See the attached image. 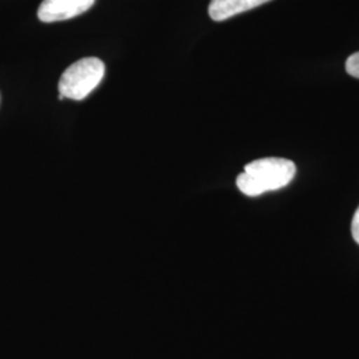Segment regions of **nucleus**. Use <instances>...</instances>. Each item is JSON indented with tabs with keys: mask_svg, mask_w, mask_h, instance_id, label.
Wrapping results in <instances>:
<instances>
[{
	"mask_svg": "<svg viewBox=\"0 0 359 359\" xmlns=\"http://www.w3.org/2000/svg\"><path fill=\"white\" fill-rule=\"evenodd\" d=\"M295 173L297 167L292 160L265 157L246 164L236 184L245 196L257 197L287 187L294 179Z\"/></svg>",
	"mask_w": 359,
	"mask_h": 359,
	"instance_id": "obj_1",
	"label": "nucleus"
},
{
	"mask_svg": "<svg viewBox=\"0 0 359 359\" xmlns=\"http://www.w3.org/2000/svg\"><path fill=\"white\" fill-rule=\"evenodd\" d=\"M105 65L97 57H84L69 65L59 80L60 99L84 100L102 83Z\"/></svg>",
	"mask_w": 359,
	"mask_h": 359,
	"instance_id": "obj_2",
	"label": "nucleus"
},
{
	"mask_svg": "<svg viewBox=\"0 0 359 359\" xmlns=\"http://www.w3.org/2000/svg\"><path fill=\"white\" fill-rule=\"evenodd\" d=\"M95 0H43L38 10V18L43 23L63 22L87 13Z\"/></svg>",
	"mask_w": 359,
	"mask_h": 359,
	"instance_id": "obj_3",
	"label": "nucleus"
},
{
	"mask_svg": "<svg viewBox=\"0 0 359 359\" xmlns=\"http://www.w3.org/2000/svg\"><path fill=\"white\" fill-rule=\"evenodd\" d=\"M269 1L271 0H210L209 16L215 22H224Z\"/></svg>",
	"mask_w": 359,
	"mask_h": 359,
	"instance_id": "obj_4",
	"label": "nucleus"
},
{
	"mask_svg": "<svg viewBox=\"0 0 359 359\" xmlns=\"http://www.w3.org/2000/svg\"><path fill=\"white\" fill-rule=\"evenodd\" d=\"M346 72L350 76L359 79V51L348 56L346 60Z\"/></svg>",
	"mask_w": 359,
	"mask_h": 359,
	"instance_id": "obj_5",
	"label": "nucleus"
},
{
	"mask_svg": "<svg viewBox=\"0 0 359 359\" xmlns=\"http://www.w3.org/2000/svg\"><path fill=\"white\" fill-rule=\"evenodd\" d=\"M351 236H353L354 241L359 245V206L354 213L353 221H351Z\"/></svg>",
	"mask_w": 359,
	"mask_h": 359,
	"instance_id": "obj_6",
	"label": "nucleus"
}]
</instances>
